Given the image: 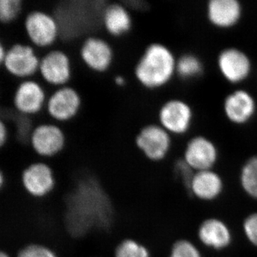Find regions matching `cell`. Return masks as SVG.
<instances>
[{
    "instance_id": "6da1fadb",
    "label": "cell",
    "mask_w": 257,
    "mask_h": 257,
    "mask_svg": "<svg viewBox=\"0 0 257 257\" xmlns=\"http://www.w3.org/2000/svg\"><path fill=\"white\" fill-rule=\"evenodd\" d=\"M177 60L173 52L160 42L150 44L140 56L134 74L147 89L166 85L176 74Z\"/></svg>"
},
{
    "instance_id": "7a4b0ae2",
    "label": "cell",
    "mask_w": 257,
    "mask_h": 257,
    "mask_svg": "<svg viewBox=\"0 0 257 257\" xmlns=\"http://www.w3.org/2000/svg\"><path fill=\"white\" fill-rule=\"evenodd\" d=\"M20 184L29 197L45 199L55 190V172L46 160L37 159L24 169L20 175Z\"/></svg>"
},
{
    "instance_id": "3957f363",
    "label": "cell",
    "mask_w": 257,
    "mask_h": 257,
    "mask_svg": "<svg viewBox=\"0 0 257 257\" xmlns=\"http://www.w3.org/2000/svg\"><path fill=\"white\" fill-rule=\"evenodd\" d=\"M67 144L63 130L52 123H42L32 128L29 145L40 160H49L62 153Z\"/></svg>"
},
{
    "instance_id": "277c9868",
    "label": "cell",
    "mask_w": 257,
    "mask_h": 257,
    "mask_svg": "<svg viewBox=\"0 0 257 257\" xmlns=\"http://www.w3.org/2000/svg\"><path fill=\"white\" fill-rule=\"evenodd\" d=\"M172 145L171 134L160 124L145 125L135 138V145L145 158L160 162L167 157Z\"/></svg>"
},
{
    "instance_id": "5b68a950",
    "label": "cell",
    "mask_w": 257,
    "mask_h": 257,
    "mask_svg": "<svg viewBox=\"0 0 257 257\" xmlns=\"http://www.w3.org/2000/svg\"><path fill=\"white\" fill-rule=\"evenodd\" d=\"M24 28L30 42L39 47L50 46L58 36L57 20L42 10L30 12L24 20Z\"/></svg>"
},
{
    "instance_id": "8992f818",
    "label": "cell",
    "mask_w": 257,
    "mask_h": 257,
    "mask_svg": "<svg viewBox=\"0 0 257 257\" xmlns=\"http://www.w3.org/2000/svg\"><path fill=\"white\" fill-rule=\"evenodd\" d=\"M193 115L192 107L187 101L177 98L169 99L160 108L159 124L171 135H184L192 126Z\"/></svg>"
},
{
    "instance_id": "52a82bcc",
    "label": "cell",
    "mask_w": 257,
    "mask_h": 257,
    "mask_svg": "<svg viewBox=\"0 0 257 257\" xmlns=\"http://www.w3.org/2000/svg\"><path fill=\"white\" fill-rule=\"evenodd\" d=\"M40 59L33 47L18 42L6 49L4 60L1 63L12 75L25 79L38 71Z\"/></svg>"
},
{
    "instance_id": "ba28073f",
    "label": "cell",
    "mask_w": 257,
    "mask_h": 257,
    "mask_svg": "<svg viewBox=\"0 0 257 257\" xmlns=\"http://www.w3.org/2000/svg\"><path fill=\"white\" fill-rule=\"evenodd\" d=\"M82 106L80 94L74 87L64 85L57 87L45 103L47 113L52 119L58 121H67L73 119Z\"/></svg>"
},
{
    "instance_id": "9c48e42d",
    "label": "cell",
    "mask_w": 257,
    "mask_h": 257,
    "mask_svg": "<svg viewBox=\"0 0 257 257\" xmlns=\"http://www.w3.org/2000/svg\"><path fill=\"white\" fill-rule=\"evenodd\" d=\"M217 66L224 78L232 84L246 80L252 70L251 59L237 47H230L219 52Z\"/></svg>"
},
{
    "instance_id": "30bf717a",
    "label": "cell",
    "mask_w": 257,
    "mask_h": 257,
    "mask_svg": "<svg viewBox=\"0 0 257 257\" xmlns=\"http://www.w3.org/2000/svg\"><path fill=\"white\" fill-rule=\"evenodd\" d=\"M39 72L42 79L51 85H65L72 75L69 56L61 50H52L40 59Z\"/></svg>"
},
{
    "instance_id": "8fae6325",
    "label": "cell",
    "mask_w": 257,
    "mask_h": 257,
    "mask_svg": "<svg viewBox=\"0 0 257 257\" xmlns=\"http://www.w3.org/2000/svg\"><path fill=\"white\" fill-rule=\"evenodd\" d=\"M79 55L88 68L96 72L107 70L114 57L110 45L101 37L96 36H89L84 40Z\"/></svg>"
},
{
    "instance_id": "7c38bea8",
    "label": "cell",
    "mask_w": 257,
    "mask_h": 257,
    "mask_svg": "<svg viewBox=\"0 0 257 257\" xmlns=\"http://www.w3.org/2000/svg\"><path fill=\"white\" fill-rule=\"evenodd\" d=\"M223 109L226 117L236 124H243L252 119L256 110V102L252 94L246 89H237L225 97Z\"/></svg>"
},
{
    "instance_id": "4fadbf2b",
    "label": "cell",
    "mask_w": 257,
    "mask_h": 257,
    "mask_svg": "<svg viewBox=\"0 0 257 257\" xmlns=\"http://www.w3.org/2000/svg\"><path fill=\"white\" fill-rule=\"evenodd\" d=\"M46 100V94L40 83L30 79L22 81L13 94V104L22 114H37L45 106Z\"/></svg>"
},
{
    "instance_id": "5bb4252c",
    "label": "cell",
    "mask_w": 257,
    "mask_h": 257,
    "mask_svg": "<svg viewBox=\"0 0 257 257\" xmlns=\"http://www.w3.org/2000/svg\"><path fill=\"white\" fill-rule=\"evenodd\" d=\"M217 158L216 145L209 139L202 135L191 139L184 152V160L197 172L210 170Z\"/></svg>"
},
{
    "instance_id": "9a60e30c",
    "label": "cell",
    "mask_w": 257,
    "mask_h": 257,
    "mask_svg": "<svg viewBox=\"0 0 257 257\" xmlns=\"http://www.w3.org/2000/svg\"><path fill=\"white\" fill-rule=\"evenodd\" d=\"M242 6L237 0H210L207 6L209 22L219 28H229L239 23Z\"/></svg>"
},
{
    "instance_id": "2e32d148",
    "label": "cell",
    "mask_w": 257,
    "mask_h": 257,
    "mask_svg": "<svg viewBox=\"0 0 257 257\" xmlns=\"http://www.w3.org/2000/svg\"><path fill=\"white\" fill-rule=\"evenodd\" d=\"M199 239L209 247L221 249L229 245L231 235L228 226L216 219L204 221L199 229Z\"/></svg>"
},
{
    "instance_id": "e0dca14e",
    "label": "cell",
    "mask_w": 257,
    "mask_h": 257,
    "mask_svg": "<svg viewBox=\"0 0 257 257\" xmlns=\"http://www.w3.org/2000/svg\"><path fill=\"white\" fill-rule=\"evenodd\" d=\"M101 20L104 29L113 36L124 35L133 26V19L126 7L118 3L106 7Z\"/></svg>"
},
{
    "instance_id": "ac0fdd59",
    "label": "cell",
    "mask_w": 257,
    "mask_h": 257,
    "mask_svg": "<svg viewBox=\"0 0 257 257\" xmlns=\"http://www.w3.org/2000/svg\"><path fill=\"white\" fill-rule=\"evenodd\" d=\"M222 181L217 174L204 170L194 174L189 189L194 195L203 200H212L222 191Z\"/></svg>"
},
{
    "instance_id": "d6986e66",
    "label": "cell",
    "mask_w": 257,
    "mask_h": 257,
    "mask_svg": "<svg viewBox=\"0 0 257 257\" xmlns=\"http://www.w3.org/2000/svg\"><path fill=\"white\" fill-rule=\"evenodd\" d=\"M204 64L198 56L185 53L177 60L176 74L186 80L197 78L203 73Z\"/></svg>"
},
{
    "instance_id": "ffe728a7",
    "label": "cell",
    "mask_w": 257,
    "mask_h": 257,
    "mask_svg": "<svg viewBox=\"0 0 257 257\" xmlns=\"http://www.w3.org/2000/svg\"><path fill=\"white\" fill-rule=\"evenodd\" d=\"M113 257H152L147 245L133 238H126L116 245Z\"/></svg>"
},
{
    "instance_id": "44dd1931",
    "label": "cell",
    "mask_w": 257,
    "mask_h": 257,
    "mask_svg": "<svg viewBox=\"0 0 257 257\" xmlns=\"http://www.w3.org/2000/svg\"><path fill=\"white\" fill-rule=\"evenodd\" d=\"M241 182L245 192L257 199V155L251 157L243 165Z\"/></svg>"
},
{
    "instance_id": "7402d4cb",
    "label": "cell",
    "mask_w": 257,
    "mask_h": 257,
    "mask_svg": "<svg viewBox=\"0 0 257 257\" xmlns=\"http://www.w3.org/2000/svg\"><path fill=\"white\" fill-rule=\"evenodd\" d=\"M13 257H59L50 246L41 243H30L19 249Z\"/></svg>"
},
{
    "instance_id": "603a6c76",
    "label": "cell",
    "mask_w": 257,
    "mask_h": 257,
    "mask_svg": "<svg viewBox=\"0 0 257 257\" xmlns=\"http://www.w3.org/2000/svg\"><path fill=\"white\" fill-rule=\"evenodd\" d=\"M21 0H0V20L7 23L13 21L23 8Z\"/></svg>"
},
{
    "instance_id": "cb8c5ba5",
    "label": "cell",
    "mask_w": 257,
    "mask_h": 257,
    "mask_svg": "<svg viewBox=\"0 0 257 257\" xmlns=\"http://www.w3.org/2000/svg\"><path fill=\"white\" fill-rule=\"evenodd\" d=\"M170 257H202L197 247L187 240H180L173 245Z\"/></svg>"
},
{
    "instance_id": "d4e9b609",
    "label": "cell",
    "mask_w": 257,
    "mask_h": 257,
    "mask_svg": "<svg viewBox=\"0 0 257 257\" xmlns=\"http://www.w3.org/2000/svg\"><path fill=\"white\" fill-rule=\"evenodd\" d=\"M175 166L176 173L182 179L184 184L189 189L194 175L192 172L194 170L187 164L184 159L177 160Z\"/></svg>"
},
{
    "instance_id": "484cf974",
    "label": "cell",
    "mask_w": 257,
    "mask_h": 257,
    "mask_svg": "<svg viewBox=\"0 0 257 257\" xmlns=\"http://www.w3.org/2000/svg\"><path fill=\"white\" fill-rule=\"evenodd\" d=\"M243 230L250 242L257 246V213L248 216L245 219Z\"/></svg>"
},
{
    "instance_id": "4316f807",
    "label": "cell",
    "mask_w": 257,
    "mask_h": 257,
    "mask_svg": "<svg viewBox=\"0 0 257 257\" xmlns=\"http://www.w3.org/2000/svg\"><path fill=\"white\" fill-rule=\"evenodd\" d=\"M9 138L8 126L3 120L0 121V147H3L8 143Z\"/></svg>"
},
{
    "instance_id": "83f0119b",
    "label": "cell",
    "mask_w": 257,
    "mask_h": 257,
    "mask_svg": "<svg viewBox=\"0 0 257 257\" xmlns=\"http://www.w3.org/2000/svg\"><path fill=\"white\" fill-rule=\"evenodd\" d=\"M6 54V47H5L3 43H0V62H3L4 60V57Z\"/></svg>"
},
{
    "instance_id": "f1b7e54d",
    "label": "cell",
    "mask_w": 257,
    "mask_h": 257,
    "mask_svg": "<svg viewBox=\"0 0 257 257\" xmlns=\"http://www.w3.org/2000/svg\"><path fill=\"white\" fill-rule=\"evenodd\" d=\"M0 257H13L9 253L5 251H0Z\"/></svg>"
}]
</instances>
